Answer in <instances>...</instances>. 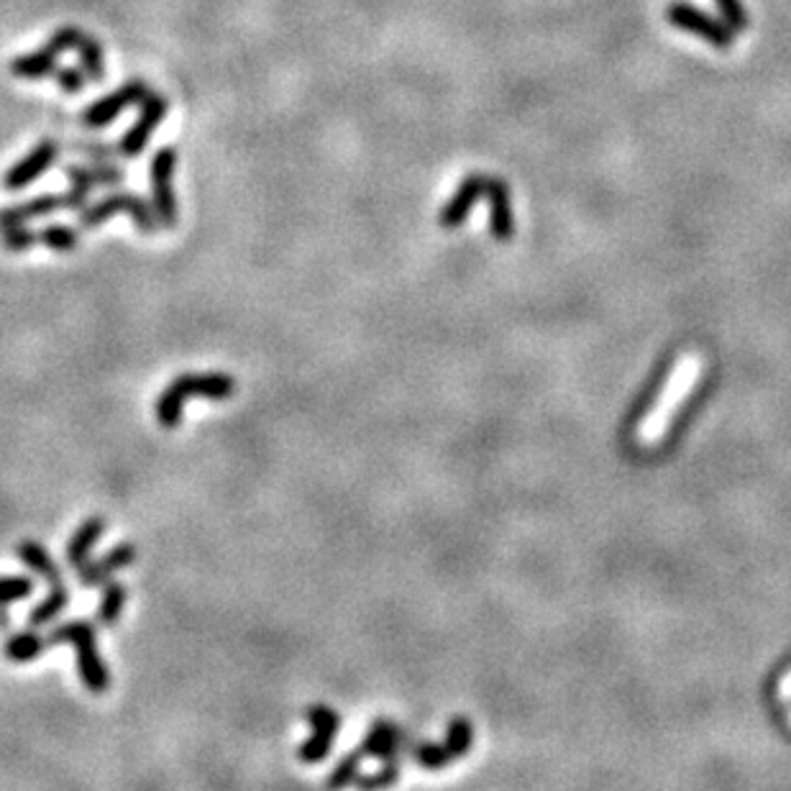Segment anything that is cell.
Listing matches in <instances>:
<instances>
[{
	"mask_svg": "<svg viewBox=\"0 0 791 791\" xmlns=\"http://www.w3.org/2000/svg\"><path fill=\"white\" fill-rule=\"evenodd\" d=\"M47 648H49L47 635H41L39 630L29 628L11 635V638L6 640V646H3V653H6V658L11 664H29V661H36V658L44 656Z\"/></svg>",
	"mask_w": 791,
	"mask_h": 791,
	"instance_id": "obj_18",
	"label": "cell"
},
{
	"mask_svg": "<svg viewBox=\"0 0 791 791\" xmlns=\"http://www.w3.org/2000/svg\"><path fill=\"white\" fill-rule=\"evenodd\" d=\"M149 93H152V90H149V85H146L144 80H128L126 85L116 88L113 93L103 95L100 100L90 103L88 108L82 111L80 123L85 128H93V131L111 126L121 113H126L128 108L139 105Z\"/></svg>",
	"mask_w": 791,
	"mask_h": 791,
	"instance_id": "obj_8",
	"label": "cell"
},
{
	"mask_svg": "<svg viewBox=\"0 0 791 791\" xmlns=\"http://www.w3.org/2000/svg\"><path fill=\"white\" fill-rule=\"evenodd\" d=\"M64 177L70 185H82L93 190V187H116L126 180V169L116 167L111 162H93V164H67Z\"/></svg>",
	"mask_w": 791,
	"mask_h": 791,
	"instance_id": "obj_14",
	"label": "cell"
},
{
	"mask_svg": "<svg viewBox=\"0 0 791 791\" xmlns=\"http://www.w3.org/2000/svg\"><path fill=\"white\" fill-rule=\"evenodd\" d=\"M128 602V589L123 582H116V579H108L103 584V592H100V602L98 610H95V620H98L103 628H111L121 620L123 607Z\"/></svg>",
	"mask_w": 791,
	"mask_h": 791,
	"instance_id": "obj_19",
	"label": "cell"
},
{
	"mask_svg": "<svg viewBox=\"0 0 791 791\" xmlns=\"http://www.w3.org/2000/svg\"><path fill=\"white\" fill-rule=\"evenodd\" d=\"M666 21L674 24L676 29L687 31V34L707 41V44L715 49H730L735 44V36H738L728 24H725V21H722V18L692 6L687 0H676V3H669V6H666Z\"/></svg>",
	"mask_w": 791,
	"mask_h": 791,
	"instance_id": "obj_6",
	"label": "cell"
},
{
	"mask_svg": "<svg viewBox=\"0 0 791 791\" xmlns=\"http://www.w3.org/2000/svg\"><path fill=\"white\" fill-rule=\"evenodd\" d=\"M59 154H62L59 141L41 139L39 144L21 159V162L13 164L6 175H3V187H6L8 192H18L24 190V187L34 185L39 177L47 175L49 169L59 162Z\"/></svg>",
	"mask_w": 791,
	"mask_h": 791,
	"instance_id": "obj_9",
	"label": "cell"
},
{
	"mask_svg": "<svg viewBox=\"0 0 791 791\" xmlns=\"http://www.w3.org/2000/svg\"><path fill=\"white\" fill-rule=\"evenodd\" d=\"M54 82H57L62 93L80 95L90 80L88 75H85V72L75 64V67H57V72H54Z\"/></svg>",
	"mask_w": 791,
	"mask_h": 791,
	"instance_id": "obj_26",
	"label": "cell"
},
{
	"mask_svg": "<svg viewBox=\"0 0 791 791\" xmlns=\"http://www.w3.org/2000/svg\"><path fill=\"white\" fill-rule=\"evenodd\" d=\"M484 182H487V177L479 175V172L464 177L459 190L454 192V198L448 200V205H443L438 223H441L443 228H459L461 223L466 221V216H469V210H472L474 205H477V200L484 195Z\"/></svg>",
	"mask_w": 791,
	"mask_h": 791,
	"instance_id": "obj_13",
	"label": "cell"
},
{
	"mask_svg": "<svg viewBox=\"0 0 791 791\" xmlns=\"http://www.w3.org/2000/svg\"><path fill=\"white\" fill-rule=\"evenodd\" d=\"M90 190L82 185H70L67 192H44L36 198L24 200V203L8 205L0 210V228L13 226V223H29L34 218H47L59 213V210H75L80 213L90 203Z\"/></svg>",
	"mask_w": 791,
	"mask_h": 791,
	"instance_id": "obj_5",
	"label": "cell"
},
{
	"mask_svg": "<svg viewBox=\"0 0 791 791\" xmlns=\"http://www.w3.org/2000/svg\"><path fill=\"white\" fill-rule=\"evenodd\" d=\"M67 605H70V594H67L64 584H57V587L49 589V594L44 597V600L36 602V607H31L29 617H26V623H29V628H34V630L47 628L49 623H54V620L62 615L64 607Z\"/></svg>",
	"mask_w": 791,
	"mask_h": 791,
	"instance_id": "obj_20",
	"label": "cell"
},
{
	"mask_svg": "<svg viewBox=\"0 0 791 791\" xmlns=\"http://www.w3.org/2000/svg\"><path fill=\"white\" fill-rule=\"evenodd\" d=\"M16 556L24 561V566H29L36 576H41L49 587H57V584H64V574L62 569L57 566V561L52 559V553L47 548L41 546L36 541H21L16 546Z\"/></svg>",
	"mask_w": 791,
	"mask_h": 791,
	"instance_id": "obj_17",
	"label": "cell"
},
{
	"mask_svg": "<svg viewBox=\"0 0 791 791\" xmlns=\"http://www.w3.org/2000/svg\"><path fill=\"white\" fill-rule=\"evenodd\" d=\"M0 630H8V610L0 605Z\"/></svg>",
	"mask_w": 791,
	"mask_h": 791,
	"instance_id": "obj_30",
	"label": "cell"
},
{
	"mask_svg": "<svg viewBox=\"0 0 791 791\" xmlns=\"http://www.w3.org/2000/svg\"><path fill=\"white\" fill-rule=\"evenodd\" d=\"M118 213H128L134 226L146 236H154L159 231V221L154 216L152 203L136 195V192H111V195H105V198L95 200V203H88L80 210V228L82 231H93V228L116 218Z\"/></svg>",
	"mask_w": 791,
	"mask_h": 791,
	"instance_id": "obj_3",
	"label": "cell"
},
{
	"mask_svg": "<svg viewBox=\"0 0 791 791\" xmlns=\"http://www.w3.org/2000/svg\"><path fill=\"white\" fill-rule=\"evenodd\" d=\"M36 239L41 246L57 254H70L80 246V228H72L67 223H47L36 231Z\"/></svg>",
	"mask_w": 791,
	"mask_h": 791,
	"instance_id": "obj_21",
	"label": "cell"
},
{
	"mask_svg": "<svg viewBox=\"0 0 791 791\" xmlns=\"http://www.w3.org/2000/svg\"><path fill=\"white\" fill-rule=\"evenodd\" d=\"M177 169V149L175 146H159L149 164V187H152V208L157 216L159 228L172 231L180 221V208H177L175 187L172 177Z\"/></svg>",
	"mask_w": 791,
	"mask_h": 791,
	"instance_id": "obj_4",
	"label": "cell"
},
{
	"mask_svg": "<svg viewBox=\"0 0 791 791\" xmlns=\"http://www.w3.org/2000/svg\"><path fill=\"white\" fill-rule=\"evenodd\" d=\"M169 111V100L164 98L162 93H149L144 100L139 103V116L136 121L131 123L126 134L121 136L118 141V154L123 159H136L144 154V149L152 141L154 131L162 126V121L167 118Z\"/></svg>",
	"mask_w": 791,
	"mask_h": 791,
	"instance_id": "obj_7",
	"label": "cell"
},
{
	"mask_svg": "<svg viewBox=\"0 0 791 791\" xmlns=\"http://www.w3.org/2000/svg\"><path fill=\"white\" fill-rule=\"evenodd\" d=\"M59 57H62V54H57L52 47L44 44V47L36 49V52L21 54V57L13 59L11 75L18 77V80H29V82L47 80V77H54V72H57Z\"/></svg>",
	"mask_w": 791,
	"mask_h": 791,
	"instance_id": "obj_16",
	"label": "cell"
},
{
	"mask_svg": "<svg viewBox=\"0 0 791 791\" xmlns=\"http://www.w3.org/2000/svg\"><path fill=\"white\" fill-rule=\"evenodd\" d=\"M72 149L80 152L82 157H88L90 162H111V159L121 157L118 146L103 144V141H77V144H72Z\"/></svg>",
	"mask_w": 791,
	"mask_h": 791,
	"instance_id": "obj_27",
	"label": "cell"
},
{
	"mask_svg": "<svg viewBox=\"0 0 791 791\" xmlns=\"http://www.w3.org/2000/svg\"><path fill=\"white\" fill-rule=\"evenodd\" d=\"M77 59H80V70L88 75L90 82L105 80V49L98 39L85 34L77 44Z\"/></svg>",
	"mask_w": 791,
	"mask_h": 791,
	"instance_id": "obj_22",
	"label": "cell"
},
{
	"mask_svg": "<svg viewBox=\"0 0 791 791\" xmlns=\"http://www.w3.org/2000/svg\"><path fill=\"white\" fill-rule=\"evenodd\" d=\"M308 722L313 725V735L300 745L297 758L303 763H320L331 753V743L336 738L341 720L326 704H313L308 710Z\"/></svg>",
	"mask_w": 791,
	"mask_h": 791,
	"instance_id": "obj_10",
	"label": "cell"
},
{
	"mask_svg": "<svg viewBox=\"0 0 791 791\" xmlns=\"http://www.w3.org/2000/svg\"><path fill=\"white\" fill-rule=\"evenodd\" d=\"M484 195L489 200V231L497 241H507L515 231V221H512V203H510V185L500 177H487L484 182Z\"/></svg>",
	"mask_w": 791,
	"mask_h": 791,
	"instance_id": "obj_12",
	"label": "cell"
},
{
	"mask_svg": "<svg viewBox=\"0 0 791 791\" xmlns=\"http://www.w3.org/2000/svg\"><path fill=\"white\" fill-rule=\"evenodd\" d=\"M49 646H59V643H72L75 646L77 658V674H80L82 684L90 694H105L111 687V671L105 666L103 656H100L98 646V633H95L93 620H67L59 623L57 628L49 630L47 635Z\"/></svg>",
	"mask_w": 791,
	"mask_h": 791,
	"instance_id": "obj_2",
	"label": "cell"
},
{
	"mask_svg": "<svg viewBox=\"0 0 791 791\" xmlns=\"http://www.w3.org/2000/svg\"><path fill=\"white\" fill-rule=\"evenodd\" d=\"M82 36H85V31L77 29V26H62V29H57L52 36H49L47 47H52L57 54L75 52Z\"/></svg>",
	"mask_w": 791,
	"mask_h": 791,
	"instance_id": "obj_28",
	"label": "cell"
},
{
	"mask_svg": "<svg viewBox=\"0 0 791 791\" xmlns=\"http://www.w3.org/2000/svg\"><path fill=\"white\" fill-rule=\"evenodd\" d=\"M103 536H105V518L95 515V518L85 520V523H82L80 528L72 533L70 543H67V548H64V559H67V566L77 571L82 564H88L90 553H93V548L98 546L100 538Z\"/></svg>",
	"mask_w": 791,
	"mask_h": 791,
	"instance_id": "obj_15",
	"label": "cell"
},
{
	"mask_svg": "<svg viewBox=\"0 0 791 791\" xmlns=\"http://www.w3.org/2000/svg\"><path fill=\"white\" fill-rule=\"evenodd\" d=\"M359 761H361V751L354 753V756L344 758V761L338 763V768L331 774V779H328V786H344L349 784L351 779L356 776V771H359Z\"/></svg>",
	"mask_w": 791,
	"mask_h": 791,
	"instance_id": "obj_29",
	"label": "cell"
},
{
	"mask_svg": "<svg viewBox=\"0 0 791 791\" xmlns=\"http://www.w3.org/2000/svg\"><path fill=\"white\" fill-rule=\"evenodd\" d=\"M236 392V379L226 372H203V374H180L164 387L162 395L157 397L154 415L159 425L167 431H175L182 423L185 413V402L190 397H205V400L221 402Z\"/></svg>",
	"mask_w": 791,
	"mask_h": 791,
	"instance_id": "obj_1",
	"label": "cell"
},
{
	"mask_svg": "<svg viewBox=\"0 0 791 791\" xmlns=\"http://www.w3.org/2000/svg\"><path fill=\"white\" fill-rule=\"evenodd\" d=\"M0 244L11 254H24V251L34 249L39 239H36V231H31L26 223H13V226L0 228Z\"/></svg>",
	"mask_w": 791,
	"mask_h": 791,
	"instance_id": "obj_23",
	"label": "cell"
},
{
	"mask_svg": "<svg viewBox=\"0 0 791 791\" xmlns=\"http://www.w3.org/2000/svg\"><path fill=\"white\" fill-rule=\"evenodd\" d=\"M717 11L722 13V21L735 31V34H743L748 29V13H745L743 0H715Z\"/></svg>",
	"mask_w": 791,
	"mask_h": 791,
	"instance_id": "obj_25",
	"label": "cell"
},
{
	"mask_svg": "<svg viewBox=\"0 0 791 791\" xmlns=\"http://www.w3.org/2000/svg\"><path fill=\"white\" fill-rule=\"evenodd\" d=\"M34 594V582L29 576H0V605H13V602H24Z\"/></svg>",
	"mask_w": 791,
	"mask_h": 791,
	"instance_id": "obj_24",
	"label": "cell"
},
{
	"mask_svg": "<svg viewBox=\"0 0 791 791\" xmlns=\"http://www.w3.org/2000/svg\"><path fill=\"white\" fill-rule=\"evenodd\" d=\"M136 559H139V551H136L134 543L123 541L118 546H113L111 551H105L98 561L82 564L77 569V579H80V584L85 589H95L108 582V579H113L118 571L128 569Z\"/></svg>",
	"mask_w": 791,
	"mask_h": 791,
	"instance_id": "obj_11",
	"label": "cell"
}]
</instances>
